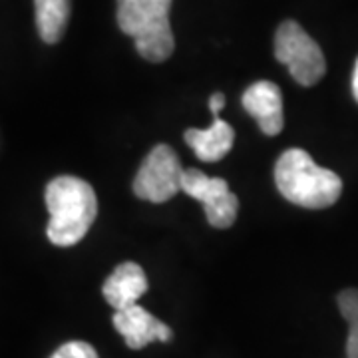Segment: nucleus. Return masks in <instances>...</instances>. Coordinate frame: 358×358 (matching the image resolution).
Segmentation results:
<instances>
[{"label":"nucleus","mask_w":358,"mask_h":358,"mask_svg":"<svg viewBox=\"0 0 358 358\" xmlns=\"http://www.w3.org/2000/svg\"><path fill=\"white\" fill-rule=\"evenodd\" d=\"M50 221L46 235L56 247H72L86 237L98 215L96 192L84 179L60 176L46 185Z\"/></svg>","instance_id":"f257e3e1"},{"label":"nucleus","mask_w":358,"mask_h":358,"mask_svg":"<svg viewBox=\"0 0 358 358\" xmlns=\"http://www.w3.org/2000/svg\"><path fill=\"white\" fill-rule=\"evenodd\" d=\"M275 183L281 195L305 209H327L338 201L343 179L317 166L305 150H287L275 166Z\"/></svg>","instance_id":"f03ea898"},{"label":"nucleus","mask_w":358,"mask_h":358,"mask_svg":"<svg viewBox=\"0 0 358 358\" xmlns=\"http://www.w3.org/2000/svg\"><path fill=\"white\" fill-rule=\"evenodd\" d=\"M171 0H117V24L148 62H166L176 40L169 24Z\"/></svg>","instance_id":"7ed1b4c3"},{"label":"nucleus","mask_w":358,"mask_h":358,"mask_svg":"<svg viewBox=\"0 0 358 358\" xmlns=\"http://www.w3.org/2000/svg\"><path fill=\"white\" fill-rule=\"evenodd\" d=\"M275 58L289 68L294 82L315 86L327 72L320 46L294 20H285L275 34Z\"/></svg>","instance_id":"20e7f679"},{"label":"nucleus","mask_w":358,"mask_h":358,"mask_svg":"<svg viewBox=\"0 0 358 358\" xmlns=\"http://www.w3.org/2000/svg\"><path fill=\"white\" fill-rule=\"evenodd\" d=\"M181 171L178 154L166 143L155 145L141 162L134 179V193L152 203H166L181 189Z\"/></svg>","instance_id":"39448f33"},{"label":"nucleus","mask_w":358,"mask_h":358,"mask_svg":"<svg viewBox=\"0 0 358 358\" xmlns=\"http://www.w3.org/2000/svg\"><path fill=\"white\" fill-rule=\"evenodd\" d=\"M181 192H185L189 197L203 205L205 217L211 227L227 229L235 223L239 211V199L235 193H231L225 179L209 178L195 167L183 169Z\"/></svg>","instance_id":"423d86ee"},{"label":"nucleus","mask_w":358,"mask_h":358,"mask_svg":"<svg viewBox=\"0 0 358 358\" xmlns=\"http://www.w3.org/2000/svg\"><path fill=\"white\" fill-rule=\"evenodd\" d=\"M112 322H114L115 331L124 336L126 345L131 350H140L155 341L169 343L173 336V331L166 322L155 319L152 313H148L138 303L131 307L122 308V310H115Z\"/></svg>","instance_id":"0eeeda50"},{"label":"nucleus","mask_w":358,"mask_h":358,"mask_svg":"<svg viewBox=\"0 0 358 358\" xmlns=\"http://www.w3.org/2000/svg\"><path fill=\"white\" fill-rule=\"evenodd\" d=\"M241 102L245 112L255 120L265 136L281 134L285 115H282V94L277 84L268 80L251 84L245 90Z\"/></svg>","instance_id":"6e6552de"},{"label":"nucleus","mask_w":358,"mask_h":358,"mask_svg":"<svg viewBox=\"0 0 358 358\" xmlns=\"http://www.w3.org/2000/svg\"><path fill=\"white\" fill-rule=\"evenodd\" d=\"M148 289H150V282L143 268L134 261H126L117 265L112 271V275L106 279L102 293L110 307L122 310V308L136 305Z\"/></svg>","instance_id":"1a4fd4ad"},{"label":"nucleus","mask_w":358,"mask_h":358,"mask_svg":"<svg viewBox=\"0 0 358 358\" xmlns=\"http://www.w3.org/2000/svg\"><path fill=\"white\" fill-rule=\"evenodd\" d=\"M185 143L192 148L201 162H219L229 154L235 141V129L221 117H215L207 129H187Z\"/></svg>","instance_id":"9d476101"},{"label":"nucleus","mask_w":358,"mask_h":358,"mask_svg":"<svg viewBox=\"0 0 358 358\" xmlns=\"http://www.w3.org/2000/svg\"><path fill=\"white\" fill-rule=\"evenodd\" d=\"M72 0H34V18L40 38L46 44H58L70 20Z\"/></svg>","instance_id":"9b49d317"},{"label":"nucleus","mask_w":358,"mask_h":358,"mask_svg":"<svg viewBox=\"0 0 358 358\" xmlns=\"http://www.w3.org/2000/svg\"><path fill=\"white\" fill-rule=\"evenodd\" d=\"M50 358H100L96 348L84 341H72L62 345Z\"/></svg>","instance_id":"f8f14e48"},{"label":"nucleus","mask_w":358,"mask_h":358,"mask_svg":"<svg viewBox=\"0 0 358 358\" xmlns=\"http://www.w3.org/2000/svg\"><path fill=\"white\" fill-rule=\"evenodd\" d=\"M338 303V310L343 315V319L352 324L355 320H358V289H345L341 291L336 296Z\"/></svg>","instance_id":"ddd939ff"},{"label":"nucleus","mask_w":358,"mask_h":358,"mask_svg":"<svg viewBox=\"0 0 358 358\" xmlns=\"http://www.w3.org/2000/svg\"><path fill=\"white\" fill-rule=\"evenodd\" d=\"M346 357L358 358V320L350 324L348 341H346Z\"/></svg>","instance_id":"4468645a"},{"label":"nucleus","mask_w":358,"mask_h":358,"mask_svg":"<svg viewBox=\"0 0 358 358\" xmlns=\"http://www.w3.org/2000/svg\"><path fill=\"white\" fill-rule=\"evenodd\" d=\"M225 108V96L221 94V92H215L211 98H209V110L213 112V115L215 117H219V112Z\"/></svg>","instance_id":"2eb2a0df"},{"label":"nucleus","mask_w":358,"mask_h":358,"mask_svg":"<svg viewBox=\"0 0 358 358\" xmlns=\"http://www.w3.org/2000/svg\"><path fill=\"white\" fill-rule=\"evenodd\" d=\"M352 94H355V98H357L358 102V60L357 66H355V74H352Z\"/></svg>","instance_id":"dca6fc26"}]
</instances>
